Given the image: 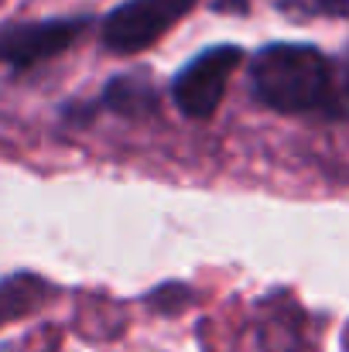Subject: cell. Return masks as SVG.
<instances>
[{
  "mask_svg": "<svg viewBox=\"0 0 349 352\" xmlns=\"http://www.w3.org/2000/svg\"><path fill=\"white\" fill-rule=\"evenodd\" d=\"M154 308H165V311H178L185 301H189V287L182 284H171V287H158L151 298H147Z\"/></svg>",
  "mask_w": 349,
  "mask_h": 352,
  "instance_id": "obj_6",
  "label": "cell"
},
{
  "mask_svg": "<svg viewBox=\"0 0 349 352\" xmlns=\"http://www.w3.org/2000/svg\"><path fill=\"white\" fill-rule=\"evenodd\" d=\"M250 86L257 100L277 113H308L329 107L336 69L315 45L274 41L253 55Z\"/></svg>",
  "mask_w": 349,
  "mask_h": 352,
  "instance_id": "obj_1",
  "label": "cell"
},
{
  "mask_svg": "<svg viewBox=\"0 0 349 352\" xmlns=\"http://www.w3.org/2000/svg\"><path fill=\"white\" fill-rule=\"evenodd\" d=\"M312 7L329 17H349V0H312Z\"/></svg>",
  "mask_w": 349,
  "mask_h": 352,
  "instance_id": "obj_7",
  "label": "cell"
},
{
  "mask_svg": "<svg viewBox=\"0 0 349 352\" xmlns=\"http://www.w3.org/2000/svg\"><path fill=\"white\" fill-rule=\"evenodd\" d=\"M86 28H89V17H55V21L3 28L0 31V58L10 69H31L38 62L62 55Z\"/></svg>",
  "mask_w": 349,
  "mask_h": 352,
  "instance_id": "obj_4",
  "label": "cell"
},
{
  "mask_svg": "<svg viewBox=\"0 0 349 352\" xmlns=\"http://www.w3.org/2000/svg\"><path fill=\"white\" fill-rule=\"evenodd\" d=\"M243 62L240 45H213L202 55H195L171 82V100L175 107L192 120L213 117L226 96L230 76Z\"/></svg>",
  "mask_w": 349,
  "mask_h": 352,
  "instance_id": "obj_2",
  "label": "cell"
},
{
  "mask_svg": "<svg viewBox=\"0 0 349 352\" xmlns=\"http://www.w3.org/2000/svg\"><path fill=\"white\" fill-rule=\"evenodd\" d=\"M246 7H250L246 0H216V3H213V10H223V14H233V10H236V14H243Z\"/></svg>",
  "mask_w": 349,
  "mask_h": 352,
  "instance_id": "obj_8",
  "label": "cell"
},
{
  "mask_svg": "<svg viewBox=\"0 0 349 352\" xmlns=\"http://www.w3.org/2000/svg\"><path fill=\"white\" fill-rule=\"evenodd\" d=\"M100 103L120 117H147L158 110V89L144 76H116L103 86Z\"/></svg>",
  "mask_w": 349,
  "mask_h": 352,
  "instance_id": "obj_5",
  "label": "cell"
},
{
  "mask_svg": "<svg viewBox=\"0 0 349 352\" xmlns=\"http://www.w3.org/2000/svg\"><path fill=\"white\" fill-rule=\"evenodd\" d=\"M199 0H127L103 21V45L120 55L151 48L165 31H171Z\"/></svg>",
  "mask_w": 349,
  "mask_h": 352,
  "instance_id": "obj_3",
  "label": "cell"
}]
</instances>
